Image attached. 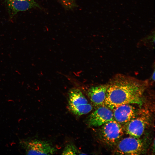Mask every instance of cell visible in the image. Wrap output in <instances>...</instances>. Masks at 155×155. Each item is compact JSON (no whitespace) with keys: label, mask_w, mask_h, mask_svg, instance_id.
Instances as JSON below:
<instances>
[{"label":"cell","mask_w":155,"mask_h":155,"mask_svg":"<svg viewBox=\"0 0 155 155\" xmlns=\"http://www.w3.org/2000/svg\"><path fill=\"white\" fill-rule=\"evenodd\" d=\"M107 87L106 84L93 86L88 89L87 95L94 105L99 106L104 105Z\"/></svg>","instance_id":"10"},{"label":"cell","mask_w":155,"mask_h":155,"mask_svg":"<svg viewBox=\"0 0 155 155\" xmlns=\"http://www.w3.org/2000/svg\"><path fill=\"white\" fill-rule=\"evenodd\" d=\"M65 6L70 7L72 6L75 0H59Z\"/></svg>","instance_id":"12"},{"label":"cell","mask_w":155,"mask_h":155,"mask_svg":"<svg viewBox=\"0 0 155 155\" xmlns=\"http://www.w3.org/2000/svg\"><path fill=\"white\" fill-rule=\"evenodd\" d=\"M78 149L74 145L72 144H68L65 147L62 154L74 155L82 154Z\"/></svg>","instance_id":"11"},{"label":"cell","mask_w":155,"mask_h":155,"mask_svg":"<svg viewBox=\"0 0 155 155\" xmlns=\"http://www.w3.org/2000/svg\"><path fill=\"white\" fill-rule=\"evenodd\" d=\"M11 18L18 12L40 7L34 0H3Z\"/></svg>","instance_id":"8"},{"label":"cell","mask_w":155,"mask_h":155,"mask_svg":"<svg viewBox=\"0 0 155 155\" xmlns=\"http://www.w3.org/2000/svg\"><path fill=\"white\" fill-rule=\"evenodd\" d=\"M98 107L89 117L88 123L90 127H100L114 120L112 110L105 105Z\"/></svg>","instance_id":"7"},{"label":"cell","mask_w":155,"mask_h":155,"mask_svg":"<svg viewBox=\"0 0 155 155\" xmlns=\"http://www.w3.org/2000/svg\"><path fill=\"white\" fill-rule=\"evenodd\" d=\"M152 80H153L154 81V79H155V71H154L153 73V74L152 75Z\"/></svg>","instance_id":"13"},{"label":"cell","mask_w":155,"mask_h":155,"mask_svg":"<svg viewBox=\"0 0 155 155\" xmlns=\"http://www.w3.org/2000/svg\"><path fill=\"white\" fill-rule=\"evenodd\" d=\"M68 107L70 111L74 115L81 116L90 113L92 106L82 92L79 89L70 90L68 96Z\"/></svg>","instance_id":"2"},{"label":"cell","mask_w":155,"mask_h":155,"mask_svg":"<svg viewBox=\"0 0 155 155\" xmlns=\"http://www.w3.org/2000/svg\"><path fill=\"white\" fill-rule=\"evenodd\" d=\"M150 117L147 110L142 109L138 111L135 117L125 124L126 133L130 136L139 138L149 124Z\"/></svg>","instance_id":"4"},{"label":"cell","mask_w":155,"mask_h":155,"mask_svg":"<svg viewBox=\"0 0 155 155\" xmlns=\"http://www.w3.org/2000/svg\"><path fill=\"white\" fill-rule=\"evenodd\" d=\"M107 84L104 105L111 110L124 104L141 105L148 85L147 82L121 74L115 75Z\"/></svg>","instance_id":"1"},{"label":"cell","mask_w":155,"mask_h":155,"mask_svg":"<svg viewBox=\"0 0 155 155\" xmlns=\"http://www.w3.org/2000/svg\"><path fill=\"white\" fill-rule=\"evenodd\" d=\"M131 104H123L113 109L114 120L121 124H126L134 117L138 111Z\"/></svg>","instance_id":"9"},{"label":"cell","mask_w":155,"mask_h":155,"mask_svg":"<svg viewBox=\"0 0 155 155\" xmlns=\"http://www.w3.org/2000/svg\"><path fill=\"white\" fill-rule=\"evenodd\" d=\"M100 127L98 131L100 140L103 143L110 146L115 145L124 134L121 124L114 120Z\"/></svg>","instance_id":"3"},{"label":"cell","mask_w":155,"mask_h":155,"mask_svg":"<svg viewBox=\"0 0 155 155\" xmlns=\"http://www.w3.org/2000/svg\"><path fill=\"white\" fill-rule=\"evenodd\" d=\"M20 144L27 155H51L55 154L56 149L47 142L34 139L21 141Z\"/></svg>","instance_id":"6"},{"label":"cell","mask_w":155,"mask_h":155,"mask_svg":"<svg viewBox=\"0 0 155 155\" xmlns=\"http://www.w3.org/2000/svg\"><path fill=\"white\" fill-rule=\"evenodd\" d=\"M115 152L121 155H139L143 153L144 146L139 138L130 136L120 139L115 145Z\"/></svg>","instance_id":"5"}]
</instances>
